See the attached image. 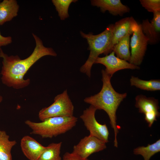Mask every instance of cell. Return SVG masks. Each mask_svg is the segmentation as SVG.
Masks as SVG:
<instances>
[{"mask_svg":"<svg viewBox=\"0 0 160 160\" xmlns=\"http://www.w3.org/2000/svg\"><path fill=\"white\" fill-rule=\"evenodd\" d=\"M103 86L98 93L84 99V102L94 107L97 110H103L108 115L110 123L114 134V146L118 147L117 135L120 127L117 124L116 112L120 103L127 95L126 93H120L116 92L111 82V77L104 70L101 71Z\"/></svg>","mask_w":160,"mask_h":160,"instance_id":"2","label":"cell"},{"mask_svg":"<svg viewBox=\"0 0 160 160\" xmlns=\"http://www.w3.org/2000/svg\"><path fill=\"white\" fill-rule=\"evenodd\" d=\"M139 25L132 16L122 18L113 24V36L108 49L109 53L112 51L113 47L120 39L127 35L132 34Z\"/></svg>","mask_w":160,"mask_h":160,"instance_id":"10","label":"cell"},{"mask_svg":"<svg viewBox=\"0 0 160 160\" xmlns=\"http://www.w3.org/2000/svg\"><path fill=\"white\" fill-rule=\"evenodd\" d=\"M91 2L92 6L100 8L103 13L108 11L113 16H121L130 11L129 7L120 0H92Z\"/></svg>","mask_w":160,"mask_h":160,"instance_id":"13","label":"cell"},{"mask_svg":"<svg viewBox=\"0 0 160 160\" xmlns=\"http://www.w3.org/2000/svg\"><path fill=\"white\" fill-rule=\"evenodd\" d=\"M113 24L109 25L105 30L97 35L92 33L88 34L80 31L81 36L86 39L89 45L88 49L90 51L88 59L80 69V71L90 78L92 67L97 58L100 54L107 55L112 40Z\"/></svg>","mask_w":160,"mask_h":160,"instance_id":"4","label":"cell"},{"mask_svg":"<svg viewBox=\"0 0 160 160\" xmlns=\"http://www.w3.org/2000/svg\"><path fill=\"white\" fill-rule=\"evenodd\" d=\"M113 51L109 55L103 57H98L94 64H100L106 67L105 70L106 73L111 77L116 71L124 69H138L139 66L128 63L127 61L121 59L115 56Z\"/></svg>","mask_w":160,"mask_h":160,"instance_id":"11","label":"cell"},{"mask_svg":"<svg viewBox=\"0 0 160 160\" xmlns=\"http://www.w3.org/2000/svg\"><path fill=\"white\" fill-rule=\"evenodd\" d=\"M135 107L139 109V112L145 116V119L151 127L156 118L160 116L158 110L159 109L158 100L153 97H147L140 95L135 98Z\"/></svg>","mask_w":160,"mask_h":160,"instance_id":"8","label":"cell"},{"mask_svg":"<svg viewBox=\"0 0 160 160\" xmlns=\"http://www.w3.org/2000/svg\"><path fill=\"white\" fill-rule=\"evenodd\" d=\"M9 138L5 131L0 130V160H12L11 150L17 143Z\"/></svg>","mask_w":160,"mask_h":160,"instance_id":"16","label":"cell"},{"mask_svg":"<svg viewBox=\"0 0 160 160\" xmlns=\"http://www.w3.org/2000/svg\"><path fill=\"white\" fill-rule=\"evenodd\" d=\"M130 36L128 34L122 38L112 49V51L114 52L117 57L129 62L131 57Z\"/></svg>","mask_w":160,"mask_h":160,"instance_id":"17","label":"cell"},{"mask_svg":"<svg viewBox=\"0 0 160 160\" xmlns=\"http://www.w3.org/2000/svg\"><path fill=\"white\" fill-rule=\"evenodd\" d=\"M142 6L148 11L153 13L160 11V0H140Z\"/></svg>","mask_w":160,"mask_h":160,"instance_id":"22","label":"cell"},{"mask_svg":"<svg viewBox=\"0 0 160 160\" xmlns=\"http://www.w3.org/2000/svg\"><path fill=\"white\" fill-rule=\"evenodd\" d=\"M131 86L142 90L148 91H156L160 90V79H151L145 80L138 77L132 76L130 79Z\"/></svg>","mask_w":160,"mask_h":160,"instance_id":"18","label":"cell"},{"mask_svg":"<svg viewBox=\"0 0 160 160\" xmlns=\"http://www.w3.org/2000/svg\"><path fill=\"white\" fill-rule=\"evenodd\" d=\"M105 141L89 135L82 138L75 145L72 152L84 159L92 154L102 151L106 148Z\"/></svg>","mask_w":160,"mask_h":160,"instance_id":"9","label":"cell"},{"mask_svg":"<svg viewBox=\"0 0 160 160\" xmlns=\"http://www.w3.org/2000/svg\"><path fill=\"white\" fill-rule=\"evenodd\" d=\"M63 160H89L84 159L71 152H66L63 155Z\"/></svg>","mask_w":160,"mask_h":160,"instance_id":"23","label":"cell"},{"mask_svg":"<svg viewBox=\"0 0 160 160\" xmlns=\"http://www.w3.org/2000/svg\"><path fill=\"white\" fill-rule=\"evenodd\" d=\"M20 145L23 154L29 160H37L46 148L28 135L22 138Z\"/></svg>","mask_w":160,"mask_h":160,"instance_id":"14","label":"cell"},{"mask_svg":"<svg viewBox=\"0 0 160 160\" xmlns=\"http://www.w3.org/2000/svg\"><path fill=\"white\" fill-rule=\"evenodd\" d=\"M77 0H52L58 15L61 20H64L69 17L68 10L70 4L77 1Z\"/></svg>","mask_w":160,"mask_h":160,"instance_id":"21","label":"cell"},{"mask_svg":"<svg viewBox=\"0 0 160 160\" xmlns=\"http://www.w3.org/2000/svg\"><path fill=\"white\" fill-rule=\"evenodd\" d=\"M74 109V106L66 89L55 97L54 102L51 105L41 109L38 116L42 121L52 117L72 116Z\"/></svg>","mask_w":160,"mask_h":160,"instance_id":"5","label":"cell"},{"mask_svg":"<svg viewBox=\"0 0 160 160\" xmlns=\"http://www.w3.org/2000/svg\"><path fill=\"white\" fill-rule=\"evenodd\" d=\"M62 145L61 142L49 144L37 160H61L60 153Z\"/></svg>","mask_w":160,"mask_h":160,"instance_id":"19","label":"cell"},{"mask_svg":"<svg viewBox=\"0 0 160 160\" xmlns=\"http://www.w3.org/2000/svg\"><path fill=\"white\" fill-rule=\"evenodd\" d=\"M160 151V139L152 144H148L146 146L138 147L133 150L134 154L141 155L144 160H150L152 156Z\"/></svg>","mask_w":160,"mask_h":160,"instance_id":"20","label":"cell"},{"mask_svg":"<svg viewBox=\"0 0 160 160\" xmlns=\"http://www.w3.org/2000/svg\"><path fill=\"white\" fill-rule=\"evenodd\" d=\"M32 35L35 47L31 54L24 59H21L18 55L9 56L0 48V57L2 58L1 79L3 84L8 87L19 89L27 86L30 79H24L23 77L30 67L44 56L57 55L52 48L45 47L39 37L33 33Z\"/></svg>","mask_w":160,"mask_h":160,"instance_id":"1","label":"cell"},{"mask_svg":"<svg viewBox=\"0 0 160 160\" xmlns=\"http://www.w3.org/2000/svg\"><path fill=\"white\" fill-rule=\"evenodd\" d=\"M12 42L11 36H2L0 32V48L1 47L7 45Z\"/></svg>","mask_w":160,"mask_h":160,"instance_id":"24","label":"cell"},{"mask_svg":"<svg viewBox=\"0 0 160 160\" xmlns=\"http://www.w3.org/2000/svg\"><path fill=\"white\" fill-rule=\"evenodd\" d=\"M148 44V40L139 24L130 39L131 57L129 63L138 66L142 62Z\"/></svg>","mask_w":160,"mask_h":160,"instance_id":"7","label":"cell"},{"mask_svg":"<svg viewBox=\"0 0 160 160\" xmlns=\"http://www.w3.org/2000/svg\"><path fill=\"white\" fill-rule=\"evenodd\" d=\"M19 8L16 0H3L0 2V25L17 16Z\"/></svg>","mask_w":160,"mask_h":160,"instance_id":"15","label":"cell"},{"mask_svg":"<svg viewBox=\"0 0 160 160\" xmlns=\"http://www.w3.org/2000/svg\"><path fill=\"white\" fill-rule=\"evenodd\" d=\"M78 119L73 115L50 117L40 122L27 120L25 123L32 130L31 134L42 138H51L71 130L76 126Z\"/></svg>","mask_w":160,"mask_h":160,"instance_id":"3","label":"cell"},{"mask_svg":"<svg viewBox=\"0 0 160 160\" xmlns=\"http://www.w3.org/2000/svg\"><path fill=\"white\" fill-rule=\"evenodd\" d=\"M143 32L148 40V44H155L159 42L160 36V11L153 13L150 22L148 19L143 20L141 24Z\"/></svg>","mask_w":160,"mask_h":160,"instance_id":"12","label":"cell"},{"mask_svg":"<svg viewBox=\"0 0 160 160\" xmlns=\"http://www.w3.org/2000/svg\"><path fill=\"white\" fill-rule=\"evenodd\" d=\"M97 109L93 106H90L83 111L80 118L84 126L89 131V135L105 141L108 142L109 132L106 125L99 123L95 117Z\"/></svg>","mask_w":160,"mask_h":160,"instance_id":"6","label":"cell"},{"mask_svg":"<svg viewBox=\"0 0 160 160\" xmlns=\"http://www.w3.org/2000/svg\"><path fill=\"white\" fill-rule=\"evenodd\" d=\"M3 99L2 97L0 95V103L2 101Z\"/></svg>","mask_w":160,"mask_h":160,"instance_id":"25","label":"cell"}]
</instances>
